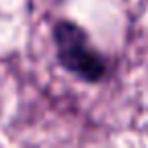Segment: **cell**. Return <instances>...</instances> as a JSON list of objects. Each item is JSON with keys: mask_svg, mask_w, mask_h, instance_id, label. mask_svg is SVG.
<instances>
[{"mask_svg": "<svg viewBox=\"0 0 148 148\" xmlns=\"http://www.w3.org/2000/svg\"><path fill=\"white\" fill-rule=\"evenodd\" d=\"M53 43L59 63L79 79L95 83L106 75L103 57L91 47L87 33L79 25L71 21H59L53 29Z\"/></svg>", "mask_w": 148, "mask_h": 148, "instance_id": "6da1fadb", "label": "cell"}]
</instances>
